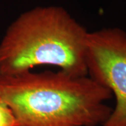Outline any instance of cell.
<instances>
[{"label": "cell", "instance_id": "4", "mask_svg": "<svg viewBox=\"0 0 126 126\" xmlns=\"http://www.w3.org/2000/svg\"><path fill=\"white\" fill-rule=\"evenodd\" d=\"M0 126H15V118L11 109L0 95Z\"/></svg>", "mask_w": 126, "mask_h": 126}, {"label": "cell", "instance_id": "2", "mask_svg": "<svg viewBox=\"0 0 126 126\" xmlns=\"http://www.w3.org/2000/svg\"><path fill=\"white\" fill-rule=\"evenodd\" d=\"M88 32L58 6L37 7L20 15L0 43V75L15 76L40 65L88 76Z\"/></svg>", "mask_w": 126, "mask_h": 126}, {"label": "cell", "instance_id": "1", "mask_svg": "<svg viewBox=\"0 0 126 126\" xmlns=\"http://www.w3.org/2000/svg\"><path fill=\"white\" fill-rule=\"evenodd\" d=\"M0 95L15 126H97L113 109L105 104L112 93L88 76L58 72L0 75Z\"/></svg>", "mask_w": 126, "mask_h": 126}, {"label": "cell", "instance_id": "3", "mask_svg": "<svg viewBox=\"0 0 126 126\" xmlns=\"http://www.w3.org/2000/svg\"><path fill=\"white\" fill-rule=\"evenodd\" d=\"M88 76L115 96L116 106L102 126H126V32L104 28L88 32L86 39Z\"/></svg>", "mask_w": 126, "mask_h": 126}]
</instances>
